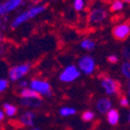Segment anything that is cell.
<instances>
[{"mask_svg":"<svg viewBox=\"0 0 130 130\" xmlns=\"http://www.w3.org/2000/svg\"><path fill=\"white\" fill-rule=\"evenodd\" d=\"M30 88L36 91L41 96H51L52 95V87L47 82L39 78H33L30 83Z\"/></svg>","mask_w":130,"mask_h":130,"instance_id":"obj_5","label":"cell"},{"mask_svg":"<svg viewBox=\"0 0 130 130\" xmlns=\"http://www.w3.org/2000/svg\"><path fill=\"white\" fill-rule=\"evenodd\" d=\"M21 104L26 107H39L42 104L41 97H26L21 98Z\"/></svg>","mask_w":130,"mask_h":130,"instance_id":"obj_10","label":"cell"},{"mask_svg":"<svg viewBox=\"0 0 130 130\" xmlns=\"http://www.w3.org/2000/svg\"><path fill=\"white\" fill-rule=\"evenodd\" d=\"M128 87H129V89H130V79L128 80Z\"/></svg>","mask_w":130,"mask_h":130,"instance_id":"obj_31","label":"cell"},{"mask_svg":"<svg viewBox=\"0 0 130 130\" xmlns=\"http://www.w3.org/2000/svg\"><path fill=\"white\" fill-rule=\"evenodd\" d=\"M28 85H29V84H28L27 80H21V82L19 83V87H20V88H22V89L27 88V86H28Z\"/></svg>","mask_w":130,"mask_h":130,"instance_id":"obj_26","label":"cell"},{"mask_svg":"<svg viewBox=\"0 0 130 130\" xmlns=\"http://www.w3.org/2000/svg\"><path fill=\"white\" fill-rule=\"evenodd\" d=\"M78 66L80 70H83L85 73L89 74V73H92L95 68V61L90 56H84L78 61Z\"/></svg>","mask_w":130,"mask_h":130,"instance_id":"obj_9","label":"cell"},{"mask_svg":"<svg viewBox=\"0 0 130 130\" xmlns=\"http://www.w3.org/2000/svg\"><path fill=\"white\" fill-rule=\"evenodd\" d=\"M128 95H129V97H130V89H129V91H128Z\"/></svg>","mask_w":130,"mask_h":130,"instance_id":"obj_33","label":"cell"},{"mask_svg":"<svg viewBox=\"0 0 130 130\" xmlns=\"http://www.w3.org/2000/svg\"><path fill=\"white\" fill-rule=\"evenodd\" d=\"M124 8V2L123 0H113L109 5V10L111 12H117Z\"/></svg>","mask_w":130,"mask_h":130,"instance_id":"obj_16","label":"cell"},{"mask_svg":"<svg viewBox=\"0 0 130 130\" xmlns=\"http://www.w3.org/2000/svg\"><path fill=\"white\" fill-rule=\"evenodd\" d=\"M20 97L21 98H26V97H41V95L38 94L36 91L32 90L31 88H25L20 91Z\"/></svg>","mask_w":130,"mask_h":130,"instance_id":"obj_15","label":"cell"},{"mask_svg":"<svg viewBox=\"0 0 130 130\" xmlns=\"http://www.w3.org/2000/svg\"><path fill=\"white\" fill-rule=\"evenodd\" d=\"M3 111L7 117H14L18 113V107L11 103H3Z\"/></svg>","mask_w":130,"mask_h":130,"instance_id":"obj_14","label":"cell"},{"mask_svg":"<svg viewBox=\"0 0 130 130\" xmlns=\"http://www.w3.org/2000/svg\"><path fill=\"white\" fill-rule=\"evenodd\" d=\"M129 122H130V112H129Z\"/></svg>","mask_w":130,"mask_h":130,"instance_id":"obj_34","label":"cell"},{"mask_svg":"<svg viewBox=\"0 0 130 130\" xmlns=\"http://www.w3.org/2000/svg\"><path fill=\"white\" fill-rule=\"evenodd\" d=\"M80 46H82L86 51H91L95 46V42L92 39H88L87 38V39H84L82 42H80Z\"/></svg>","mask_w":130,"mask_h":130,"instance_id":"obj_17","label":"cell"},{"mask_svg":"<svg viewBox=\"0 0 130 130\" xmlns=\"http://www.w3.org/2000/svg\"><path fill=\"white\" fill-rule=\"evenodd\" d=\"M44 10H45V5H43V4H36V5L31 6L30 8L20 12L18 15H15L10 23V28L13 30L19 28L20 26H22L26 22L36 18L39 14H41Z\"/></svg>","mask_w":130,"mask_h":130,"instance_id":"obj_1","label":"cell"},{"mask_svg":"<svg viewBox=\"0 0 130 130\" xmlns=\"http://www.w3.org/2000/svg\"><path fill=\"white\" fill-rule=\"evenodd\" d=\"M8 88V80L6 78H0V93L6 91Z\"/></svg>","mask_w":130,"mask_h":130,"instance_id":"obj_23","label":"cell"},{"mask_svg":"<svg viewBox=\"0 0 130 130\" xmlns=\"http://www.w3.org/2000/svg\"><path fill=\"white\" fill-rule=\"evenodd\" d=\"M1 40H2V35H1V33H0V42H1Z\"/></svg>","mask_w":130,"mask_h":130,"instance_id":"obj_30","label":"cell"},{"mask_svg":"<svg viewBox=\"0 0 130 130\" xmlns=\"http://www.w3.org/2000/svg\"><path fill=\"white\" fill-rule=\"evenodd\" d=\"M34 118H35V113L33 111L29 110V111H26V112L23 113V115L20 117V119H19L18 122L20 123V125L25 126V127L32 126V125H33Z\"/></svg>","mask_w":130,"mask_h":130,"instance_id":"obj_11","label":"cell"},{"mask_svg":"<svg viewBox=\"0 0 130 130\" xmlns=\"http://www.w3.org/2000/svg\"><path fill=\"white\" fill-rule=\"evenodd\" d=\"M85 7V0H73V8L76 11L83 10Z\"/></svg>","mask_w":130,"mask_h":130,"instance_id":"obj_21","label":"cell"},{"mask_svg":"<svg viewBox=\"0 0 130 130\" xmlns=\"http://www.w3.org/2000/svg\"><path fill=\"white\" fill-rule=\"evenodd\" d=\"M123 2H124V3H128V4H130V0H123Z\"/></svg>","mask_w":130,"mask_h":130,"instance_id":"obj_29","label":"cell"},{"mask_svg":"<svg viewBox=\"0 0 130 130\" xmlns=\"http://www.w3.org/2000/svg\"><path fill=\"white\" fill-rule=\"evenodd\" d=\"M4 118H5V112L0 109V122H2L4 120Z\"/></svg>","mask_w":130,"mask_h":130,"instance_id":"obj_27","label":"cell"},{"mask_svg":"<svg viewBox=\"0 0 130 130\" xmlns=\"http://www.w3.org/2000/svg\"><path fill=\"white\" fill-rule=\"evenodd\" d=\"M2 23H3V21H2V17H0V28L2 27Z\"/></svg>","mask_w":130,"mask_h":130,"instance_id":"obj_28","label":"cell"},{"mask_svg":"<svg viewBox=\"0 0 130 130\" xmlns=\"http://www.w3.org/2000/svg\"><path fill=\"white\" fill-rule=\"evenodd\" d=\"M79 76V71L76 69L75 66H68L67 68H65L63 70V72L60 74V80L61 82H72L75 78H77Z\"/></svg>","mask_w":130,"mask_h":130,"instance_id":"obj_8","label":"cell"},{"mask_svg":"<svg viewBox=\"0 0 130 130\" xmlns=\"http://www.w3.org/2000/svg\"><path fill=\"white\" fill-rule=\"evenodd\" d=\"M106 17H107L106 10L102 7H97L90 11L88 15V22L93 25H98L102 23L106 19Z\"/></svg>","mask_w":130,"mask_h":130,"instance_id":"obj_7","label":"cell"},{"mask_svg":"<svg viewBox=\"0 0 130 130\" xmlns=\"http://www.w3.org/2000/svg\"><path fill=\"white\" fill-rule=\"evenodd\" d=\"M106 118H107V122L112 125L116 126L119 122V111L116 108H111L106 112Z\"/></svg>","mask_w":130,"mask_h":130,"instance_id":"obj_13","label":"cell"},{"mask_svg":"<svg viewBox=\"0 0 130 130\" xmlns=\"http://www.w3.org/2000/svg\"><path fill=\"white\" fill-rule=\"evenodd\" d=\"M32 130H40V129H39V128H33Z\"/></svg>","mask_w":130,"mask_h":130,"instance_id":"obj_32","label":"cell"},{"mask_svg":"<svg viewBox=\"0 0 130 130\" xmlns=\"http://www.w3.org/2000/svg\"><path fill=\"white\" fill-rule=\"evenodd\" d=\"M75 112H76V110L74 108H70V107H63V108L60 109V113H61V116H63V117L74 115Z\"/></svg>","mask_w":130,"mask_h":130,"instance_id":"obj_20","label":"cell"},{"mask_svg":"<svg viewBox=\"0 0 130 130\" xmlns=\"http://www.w3.org/2000/svg\"><path fill=\"white\" fill-rule=\"evenodd\" d=\"M118 97H119V99H120V104H121V106H123V107H128L129 101H128V99H127V97H126L123 93H121Z\"/></svg>","mask_w":130,"mask_h":130,"instance_id":"obj_22","label":"cell"},{"mask_svg":"<svg viewBox=\"0 0 130 130\" xmlns=\"http://www.w3.org/2000/svg\"><path fill=\"white\" fill-rule=\"evenodd\" d=\"M121 70H122V73L130 79V62H124L122 64V67H121Z\"/></svg>","mask_w":130,"mask_h":130,"instance_id":"obj_18","label":"cell"},{"mask_svg":"<svg viewBox=\"0 0 130 130\" xmlns=\"http://www.w3.org/2000/svg\"><path fill=\"white\" fill-rule=\"evenodd\" d=\"M111 34L116 40L125 41L130 36V22H124L116 25L111 30Z\"/></svg>","mask_w":130,"mask_h":130,"instance_id":"obj_3","label":"cell"},{"mask_svg":"<svg viewBox=\"0 0 130 130\" xmlns=\"http://www.w3.org/2000/svg\"><path fill=\"white\" fill-rule=\"evenodd\" d=\"M122 55L124 56V58L126 60H128V62H130V50L127 47H124L122 50Z\"/></svg>","mask_w":130,"mask_h":130,"instance_id":"obj_24","label":"cell"},{"mask_svg":"<svg viewBox=\"0 0 130 130\" xmlns=\"http://www.w3.org/2000/svg\"><path fill=\"white\" fill-rule=\"evenodd\" d=\"M101 86L103 87V89L105 90V92L107 94H117L118 96L121 94V83L118 79H112L110 77H108L107 75L101 76Z\"/></svg>","mask_w":130,"mask_h":130,"instance_id":"obj_2","label":"cell"},{"mask_svg":"<svg viewBox=\"0 0 130 130\" xmlns=\"http://www.w3.org/2000/svg\"><path fill=\"white\" fill-rule=\"evenodd\" d=\"M96 106H97V109H98V111L100 113H105L110 109L111 102L108 98H101V99L98 100Z\"/></svg>","mask_w":130,"mask_h":130,"instance_id":"obj_12","label":"cell"},{"mask_svg":"<svg viewBox=\"0 0 130 130\" xmlns=\"http://www.w3.org/2000/svg\"><path fill=\"white\" fill-rule=\"evenodd\" d=\"M23 0H4L0 2V17H5L23 5Z\"/></svg>","mask_w":130,"mask_h":130,"instance_id":"obj_6","label":"cell"},{"mask_svg":"<svg viewBox=\"0 0 130 130\" xmlns=\"http://www.w3.org/2000/svg\"><path fill=\"white\" fill-rule=\"evenodd\" d=\"M94 119V112L91 110H85L82 113V120L84 122H91Z\"/></svg>","mask_w":130,"mask_h":130,"instance_id":"obj_19","label":"cell"},{"mask_svg":"<svg viewBox=\"0 0 130 130\" xmlns=\"http://www.w3.org/2000/svg\"><path fill=\"white\" fill-rule=\"evenodd\" d=\"M118 61H119V60H118V57H117L116 55H109V56L107 57V62H109V63H111V64H116Z\"/></svg>","mask_w":130,"mask_h":130,"instance_id":"obj_25","label":"cell"},{"mask_svg":"<svg viewBox=\"0 0 130 130\" xmlns=\"http://www.w3.org/2000/svg\"><path fill=\"white\" fill-rule=\"evenodd\" d=\"M30 64L24 63L12 66L8 70V77L11 82H17L20 78H22L24 75H26L30 70Z\"/></svg>","mask_w":130,"mask_h":130,"instance_id":"obj_4","label":"cell"}]
</instances>
